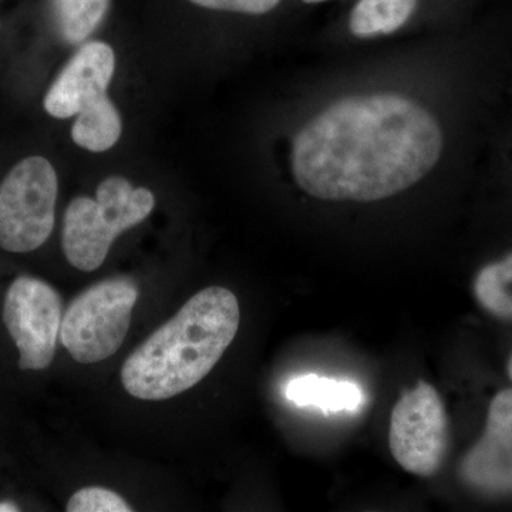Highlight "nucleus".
<instances>
[{
	"instance_id": "obj_7",
	"label": "nucleus",
	"mask_w": 512,
	"mask_h": 512,
	"mask_svg": "<svg viewBox=\"0 0 512 512\" xmlns=\"http://www.w3.org/2000/svg\"><path fill=\"white\" fill-rule=\"evenodd\" d=\"M63 299L53 286L20 276L6 293L3 322L19 350L22 370L52 365L63 320Z\"/></svg>"
},
{
	"instance_id": "obj_18",
	"label": "nucleus",
	"mask_w": 512,
	"mask_h": 512,
	"mask_svg": "<svg viewBox=\"0 0 512 512\" xmlns=\"http://www.w3.org/2000/svg\"><path fill=\"white\" fill-rule=\"evenodd\" d=\"M303 2H306V3H319V2H325V0H303Z\"/></svg>"
},
{
	"instance_id": "obj_15",
	"label": "nucleus",
	"mask_w": 512,
	"mask_h": 512,
	"mask_svg": "<svg viewBox=\"0 0 512 512\" xmlns=\"http://www.w3.org/2000/svg\"><path fill=\"white\" fill-rule=\"evenodd\" d=\"M190 2L205 9L264 15L275 9L281 0H190Z\"/></svg>"
},
{
	"instance_id": "obj_8",
	"label": "nucleus",
	"mask_w": 512,
	"mask_h": 512,
	"mask_svg": "<svg viewBox=\"0 0 512 512\" xmlns=\"http://www.w3.org/2000/svg\"><path fill=\"white\" fill-rule=\"evenodd\" d=\"M389 444L397 463L416 476L436 474L447 446V420L439 393L420 382L394 406Z\"/></svg>"
},
{
	"instance_id": "obj_14",
	"label": "nucleus",
	"mask_w": 512,
	"mask_h": 512,
	"mask_svg": "<svg viewBox=\"0 0 512 512\" xmlns=\"http://www.w3.org/2000/svg\"><path fill=\"white\" fill-rule=\"evenodd\" d=\"M69 512H130L133 508L114 491L87 487L77 491L67 504Z\"/></svg>"
},
{
	"instance_id": "obj_9",
	"label": "nucleus",
	"mask_w": 512,
	"mask_h": 512,
	"mask_svg": "<svg viewBox=\"0 0 512 512\" xmlns=\"http://www.w3.org/2000/svg\"><path fill=\"white\" fill-rule=\"evenodd\" d=\"M461 474L483 490H512V390L494 397L483 437L464 458Z\"/></svg>"
},
{
	"instance_id": "obj_4",
	"label": "nucleus",
	"mask_w": 512,
	"mask_h": 512,
	"mask_svg": "<svg viewBox=\"0 0 512 512\" xmlns=\"http://www.w3.org/2000/svg\"><path fill=\"white\" fill-rule=\"evenodd\" d=\"M154 205L153 192L134 188L123 177L106 178L96 198H74L64 214L62 247L67 261L80 271H96L116 238L146 220Z\"/></svg>"
},
{
	"instance_id": "obj_5",
	"label": "nucleus",
	"mask_w": 512,
	"mask_h": 512,
	"mask_svg": "<svg viewBox=\"0 0 512 512\" xmlns=\"http://www.w3.org/2000/svg\"><path fill=\"white\" fill-rule=\"evenodd\" d=\"M138 295L131 279H107L70 303L60 326V340L76 362L99 363L121 348Z\"/></svg>"
},
{
	"instance_id": "obj_12",
	"label": "nucleus",
	"mask_w": 512,
	"mask_h": 512,
	"mask_svg": "<svg viewBox=\"0 0 512 512\" xmlns=\"http://www.w3.org/2000/svg\"><path fill=\"white\" fill-rule=\"evenodd\" d=\"M110 0H55L56 18L66 42L77 45L87 39L109 10Z\"/></svg>"
},
{
	"instance_id": "obj_10",
	"label": "nucleus",
	"mask_w": 512,
	"mask_h": 512,
	"mask_svg": "<svg viewBox=\"0 0 512 512\" xmlns=\"http://www.w3.org/2000/svg\"><path fill=\"white\" fill-rule=\"evenodd\" d=\"M285 396L298 406L318 407L323 413L356 412L363 403L357 384L318 375L296 377L286 386Z\"/></svg>"
},
{
	"instance_id": "obj_17",
	"label": "nucleus",
	"mask_w": 512,
	"mask_h": 512,
	"mask_svg": "<svg viewBox=\"0 0 512 512\" xmlns=\"http://www.w3.org/2000/svg\"><path fill=\"white\" fill-rule=\"evenodd\" d=\"M508 373H510V377H511V380H512V356H511V359H510V363H508Z\"/></svg>"
},
{
	"instance_id": "obj_13",
	"label": "nucleus",
	"mask_w": 512,
	"mask_h": 512,
	"mask_svg": "<svg viewBox=\"0 0 512 512\" xmlns=\"http://www.w3.org/2000/svg\"><path fill=\"white\" fill-rule=\"evenodd\" d=\"M474 291L487 311L512 319V254L504 261L485 266L477 276Z\"/></svg>"
},
{
	"instance_id": "obj_2",
	"label": "nucleus",
	"mask_w": 512,
	"mask_h": 512,
	"mask_svg": "<svg viewBox=\"0 0 512 512\" xmlns=\"http://www.w3.org/2000/svg\"><path fill=\"white\" fill-rule=\"evenodd\" d=\"M237 296L221 286L202 289L138 346L121 369L136 399L161 402L187 392L220 362L239 329Z\"/></svg>"
},
{
	"instance_id": "obj_6",
	"label": "nucleus",
	"mask_w": 512,
	"mask_h": 512,
	"mask_svg": "<svg viewBox=\"0 0 512 512\" xmlns=\"http://www.w3.org/2000/svg\"><path fill=\"white\" fill-rule=\"evenodd\" d=\"M57 174L43 157L20 161L0 185V248L26 254L55 227Z\"/></svg>"
},
{
	"instance_id": "obj_1",
	"label": "nucleus",
	"mask_w": 512,
	"mask_h": 512,
	"mask_svg": "<svg viewBox=\"0 0 512 512\" xmlns=\"http://www.w3.org/2000/svg\"><path fill=\"white\" fill-rule=\"evenodd\" d=\"M441 151L439 123L417 101L360 94L333 101L299 131L292 171L312 197L372 202L419 183Z\"/></svg>"
},
{
	"instance_id": "obj_11",
	"label": "nucleus",
	"mask_w": 512,
	"mask_h": 512,
	"mask_svg": "<svg viewBox=\"0 0 512 512\" xmlns=\"http://www.w3.org/2000/svg\"><path fill=\"white\" fill-rule=\"evenodd\" d=\"M417 0H359L350 15V32L360 39L390 35L412 16Z\"/></svg>"
},
{
	"instance_id": "obj_16",
	"label": "nucleus",
	"mask_w": 512,
	"mask_h": 512,
	"mask_svg": "<svg viewBox=\"0 0 512 512\" xmlns=\"http://www.w3.org/2000/svg\"><path fill=\"white\" fill-rule=\"evenodd\" d=\"M19 508L15 504L0 503V512H16Z\"/></svg>"
},
{
	"instance_id": "obj_3",
	"label": "nucleus",
	"mask_w": 512,
	"mask_h": 512,
	"mask_svg": "<svg viewBox=\"0 0 512 512\" xmlns=\"http://www.w3.org/2000/svg\"><path fill=\"white\" fill-rule=\"evenodd\" d=\"M116 56L103 42L84 45L67 63L45 97V110L56 119L76 116L72 138L77 146L103 153L116 146L123 130L119 110L107 96Z\"/></svg>"
}]
</instances>
